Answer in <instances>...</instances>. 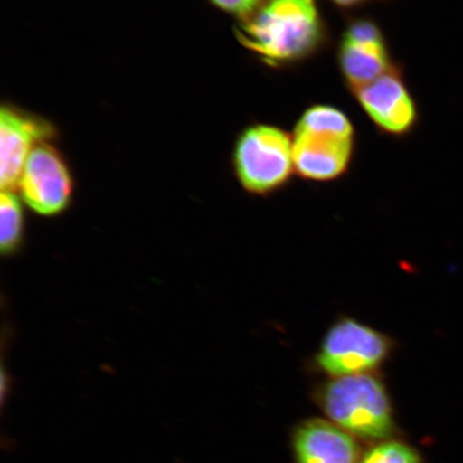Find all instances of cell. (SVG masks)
<instances>
[{
	"instance_id": "1",
	"label": "cell",
	"mask_w": 463,
	"mask_h": 463,
	"mask_svg": "<svg viewBox=\"0 0 463 463\" xmlns=\"http://www.w3.org/2000/svg\"><path fill=\"white\" fill-rule=\"evenodd\" d=\"M315 396L327 418L353 437L381 442L395 432L390 393L376 373L329 379Z\"/></svg>"
},
{
	"instance_id": "2",
	"label": "cell",
	"mask_w": 463,
	"mask_h": 463,
	"mask_svg": "<svg viewBox=\"0 0 463 463\" xmlns=\"http://www.w3.org/2000/svg\"><path fill=\"white\" fill-rule=\"evenodd\" d=\"M240 39L266 61L285 62L316 48L320 22L314 0H270L242 25Z\"/></svg>"
},
{
	"instance_id": "3",
	"label": "cell",
	"mask_w": 463,
	"mask_h": 463,
	"mask_svg": "<svg viewBox=\"0 0 463 463\" xmlns=\"http://www.w3.org/2000/svg\"><path fill=\"white\" fill-rule=\"evenodd\" d=\"M352 137L350 121L338 109L329 107L308 109L295 130L294 169L308 181H334L350 165Z\"/></svg>"
},
{
	"instance_id": "4",
	"label": "cell",
	"mask_w": 463,
	"mask_h": 463,
	"mask_svg": "<svg viewBox=\"0 0 463 463\" xmlns=\"http://www.w3.org/2000/svg\"><path fill=\"white\" fill-rule=\"evenodd\" d=\"M397 343L392 335L349 316H340L327 328L310 364L329 379L373 373L389 362Z\"/></svg>"
},
{
	"instance_id": "5",
	"label": "cell",
	"mask_w": 463,
	"mask_h": 463,
	"mask_svg": "<svg viewBox=\"0 0 463 463\" xmlns=\"http://www.w3.org/2000/svg\"><path fill=\"white\" fill-rule=\"evenodd\" d=\"M234 167L242 188L249 194H274L291 177L293 142L274 127H253L237 143Z\"/></svg>"
},
{
	"instance_id": "6",
	"label": "cell",
	"mask_w": 463,
	"mask_h": 463,
	"mask_svg": "<svg viewBox=\"0 0 463 463\" xmlns=\"http://www.w3.org/2000/svg\"><path fill=\"white\" fill-rule=\"evenodd\" d=\"M17 187L27 206L39 216H60L71 206V172L60 154L48 145L39 144L32 150Z\"/></svg>"
},
{
	"instance_id": "7",
	"label": "cell",
	"mask_w": 463,
	"mask_h": 463,
	"mask_svg": "<svg viewBox=\"0 0 463 463\" xmlns=\"http://www.w3.org/2000/svg\"><path fill=\"white\" fill-rule=\"evenodd\" d=\"M341 65L357 91L390 71L383 37L375 25L358 21L347 29L341 46Z\"/></svg>"
},
{
	"instance_id": "8",
	"label": "cell",
	"mask_w": 463,
	"mask_h": 463,
	"mask_svg": "<svg viewBox=\"0 0 463 463\" xmlns=\"http://www.w3.org/2000/svg\"><path fill=\"white\" fill-rule=\"evenodd\" d=\"M297 463H360L354 437L333 421L320 419L302 422L293 436Z\"/></svg>"
},
{
	"instance_id": "9",
	"label": "cell",
	"mask_w": 463,
	"mask_h": 463,
	"mask_svg": "<svg viewBox=\"0 0 463 463\" xmlns=\"http://www.w3.org/2000/svg\"><path fill=\"white\" fill-rule=\"evenodd\" d=\"M355 92L364 111L381 128L402 133L414 125L415 104L395 72L389 71Z\"/></svg>"
},
{
	"instance_id": "10",
	"label": "cell",
	"mask_w": 463,
	"mask_h": 463,
	"mask_svg": "<svg viewBox=\"0 0 463 463\" xmlns=\"http://www.w3.org/2000/svg\"><path fill=\"white\" fill-rule=\"evenodd\" d=\"M49 136V128L38 121L3 109L0 114L2 140V167L0 184L3 191H14L19 186L23 169L36 143Z\"/></svg>"
},
{
	"instance_id": "11",
	"label": "cell",
	"mask_w": 463,
	"mask_h": 463,
	"mask_svg": "<svg viewBox=\"0 0 463 463\" xmlns=\"http://www.w3.org/2000/svg\"><path fill=\"white\" fill-rule=\"evenodd\" d=\"M25 216L14 191H3L0 198V249L4 256H11L24 240Z\"/></svg>"
},
{
	"instance_id": "12",
	"label": "cell",
	"mask_w": 463,
	"mask_h": 463,
	"mask_svg": "<svg viewBox=\"0 0 463 463\" xmlns=\"http://www.w3.org/2000/svg\"><path fill=\"white\" fill-rule=\"evenodd\" d=\"M360 463H422L418 450L396 439H385L361 457Z\"/></svg>"
},
{
	"instance_id": "13",
	"label": "cell",
	"mask_w": 463,
	"mask_h": 463,
	"mask_svg": "<svg viewBox=\"0 0 463 463\" xmlns=\"http://www.w3.org/2000/svg\"><path fill=\"white\" fill-rule=\"evenodd\" d=\"M212 2L231 14L246 15L257 8L260 0H212Z\"/></svg>"
},
{
	"instance_id": "14",
	"label": "cell",
	"mask_w": 463,
	"mask_h": 463,
	"mask_svg": "<svg viewBox=\"0 0 463 463\" xmlns=\"http://www.w3.org/2000/svg\"><path fill=\"white\" fill-rule=\"evenodd\" d=\"M335 2L341 5H352L362 2V0H335Z\"/></svg>"
}]
</instances>
